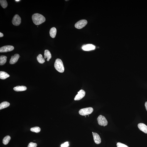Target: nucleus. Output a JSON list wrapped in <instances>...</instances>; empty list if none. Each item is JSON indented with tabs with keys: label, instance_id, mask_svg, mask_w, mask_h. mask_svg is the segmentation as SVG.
Wrapping results in <instances>:
<instances>
[{
	"label": "nucleus",
	"instance_id": "nucleus-1",
	"mask_svg": "<svg viewBox=\"0 0 147 147\" xmlns=\"http://www.w3.org/2000/svg\"><path fill=\"white\" fill-rule=\"evenodd\" d=\"M32 19L34 23L36 25L41 24L45 21V19L44 16L38 13L33 15L32 16Z\"/></svg>",
	"mask_w": 147,
	"mask_h": 147
},
{
	"label": "nucleus",
	"instance_id": "nucleus-2",
	"mask_svg": "<svg viewBox=\"0 0 147 147\" xmlns=\"http://www.w3.org/2000/svg\"><path fill=\"white\" fill-rule=\"evenodd\" d=\"M54 67L59 72L63 73L64 71V68L63 62L60 59H57L55 60Z\"/></svg>",
	"mask_w": 147,
	"mask_h": 147
},
{
	"label": "nucleus",
	"instance_id": "nucleus-3",
	"mask_svg": "<svg viewBox=\"0 0 147 147\" xmlns=\"http://www.w3.org/2000/svg\"><path fill=\"white\" fill-rule=\"evenodd\" d=\"M92 107H89L81 109L79 111V114L82 116H86L90 114L93 111Z\"/></svg>",
	"mask_w": 147,
	"mask_h": 147
},
{
	"label": "nucleus",
	"instance_id": "nucleus-4",
	"mask_svg": "<svg viewBox=\"0 0 147 147\" xmlns=\"http://www.w3.org/2000/svg\"><path fill=\"white\" fill-rule=\"evenodd\" d=\"M98 124L101 126H105L107 125L108 121L104 116L100 115L97 118Z\"/></svg>",
	"mask_w": 147,
	"mask_h": 147
},
{
	"label": "nucleus",
	"instance_id": "nucleus-5",
	"mask_svg": "<svg viewBox=\"0 0 147 147\" xmlns=\"http://www.w3.org/2000/svg\"><path fill=\"white\" fill-rule=\"evenodd\" d=\"M87 23V21L86 20H81L75 23V26L76 28L81 29L85 26Z\"/></svg>",
	"mask_w": 147,
	"mask_h": 147
},
{
	"label": "nucleus",
	"instance_id": "nucleus-6",
	"mask_svg": "<svg viewBox=\"0 0 147 147\" xmlns=\"http://www.w3.org/2000/svg\"><path fill=\"white\" fill-rule=\"evenodd\" d=\"M12 22L15 26H19L21 23V18L18 15H16L13 17Z\"/></svg>",
	"mask_w": 147,
	"mask_h": 147
},
{
	"label": "nucleus",
	"instance_id": "nucleus-7",
	"mask_svg": "<svg viewBox=\"0 0 147 147\" xmlns=\"http://www.w3.org/2000/svg\"><path fill=\"white\" fill-rule=\"evenodd\" d=\"M14 47L12 45H5L1 47L0 48V52L2 53L10 52L14 50Z\"/></svg>",
	"mask_w": 147,
	"mask_h": 147
},
{
	"label": "nucleus",
	"instance_id": "nucleus-8",
	"mask_svg": "<svg viewBox=\"0 0 147 147\" xmlns=\"http://www.w3.org/2000/svg\"><path fill=\"white\" fill-rule=\"evenodd\" d=\"M85 95V92L84 90H81L78 92V94L76 96L74 100L75 101H78L82 99Z\"/></svg>",
	"mask_w": 147,
	"mask_h": 147
},
{
	"label": "nucleus",
	"instance_id": "nucleus-9",
	"mask_svg": "<svg viewBox=\"0 0 147 147\" xmlns=\"http://www.w3.org/2000/svg\"><path fill=\"white\" fill-rule=\"evenodd\" d=\"M20 57L19 55L18 54H16L14 56H11L10 59L9 63L11 64H13L17 62Z\"/></svg>",
	"mask_w": 147,
	"mask_h": 147
},
{
	"label": "nucleus",
	"instance_id": "nucleus-10",
	"mask_svg": "<svg viewBox=\"0 0 147 147\" xmlns=\"http://www.w3.org/2000/svg\"><path fill=\"white\" fill-rule=\"evenodd\" d=\"M94 142L96 144H99L101 142V139L99 135L97 133L92 132Z\"/></svg>",
	"mask_w": 147,
	"mask_h": 147
},
{
	"label": "nucleus",
	"instance_id": "nucleus-11",
	"mask_svg": "<svg viewBox=\"0 0 147 147\" xmlns=\"http://www.w3.org/2000/svg\"><path fill=\"white\" fill-rule=\"evenodd\" d=\"M95 46L92 44L84 45L82 47L83 49L86 51L94 50L95 49Z\"/></svg>",
	"mask_w": 147,
	"mask_h": 147
},
{
	"label": "nucleus",
	"instance_id": "nucleus-12",
	"mask_svg": "<svg viewBox=\"0 0 147 147\" xmlns=\"http://www.w3.org/2000/svg\"><path fill=\"white\" fill-rule=\"evenodd\" d=\"M139 129L145 133H147V126L143 123H139L138 124Z\"/></svg>",
	"mask_w": 147,
	"mask_h": 147
},
{
	"label": "nucleus",
	"instance_id": "nucleus-13",
	"mask_svg": "<svg viewBox=\"0 0 147 147\" xmlns=\"http://www.w3.org/2000/svg\"><path fill=\"white\" fill-rule=\"evenodd\" d=\"M13 89L16 92H19L26 90L27 89V87L24 86H17L14 87Z\"/></svg>",
	"mask_w": 147,
	"mask_h": 147
},
{
	"label": "nucleus",
	"instance_id": "nucleus-14",
	"mask_svg": "<svg viewBox=\"0 0 147 147\" xmlns=\"http://www.w3.org/2000/svg\"><path fill=\"white\" fill-rule=\"evenodd\" d=\"M52 57V55L50 52L48 50H45L44 52V58H47V61H49Z\"/></svg>",
	"mask_w": 147,
	"mask_h": 147
},
{
	"label": "nucleus",
	"instance_id": "nucleus-15",
	"mask_svg": "<svg viewBox=\"0 0 147 147\" xmlns=\"http://www.w3.org/2000/svg\"><path fill=\"white\" fill-rule=\"evenodd\" d=\"M57 32V30L56 28L54 27L52 28L50 30L49 32L50 37L52 38H55Z\"/></svg>",
	"mask_w": 147,
	"mask_h": 147
},
{
	"label": "nucleus",
	"instance_id": "nucleus-16",
	"mask_svg": "<svg viewBox=\"0 0 147 147\" xmlns=\"http://www.w3.org/2000/svg\"><path fill=\"white\" fill-rule=\"evenodd\" d=\"M10 76V75L6 72H0V79L4 80Z\"/></svg>",
	"mask_w": 147,
	"mask_h": 147
},
{
	"label": "nucleus",
	"instance_id": "nucleus-17",
	"mask_svg": "<svg viewBox=\"0 0 147 147\" xmlns=\"http://www.w3.org/2000/svg\"><path fill=\"white\" fill-rule=\"evenodd\" d=\"M7 57L4 55H1L0 57V65H3L6 63L7 61Z\"/></svg>",
	"mask_w": 147,
	"mask_h": 147
},
{
	"label": "nucleus",
	"instance_id": "nucleus-18",
	"mask_svg": "<svg viewBox=\"0 0 147 147\" xmlns=\"http://www.w3.org/2000/svg\"><path fill=\"white\" fill-rule=\"evenodd\" d=\"M10 105L9 103L7 101L2 102L0 104V109L1 110L8 107Z\"/></svg>",
	"mask_w": 147,
	"mask_h": 147
},
{
	"label": "nucleus",
	"instance_id": "nucleus-19",
	"mask_svg": "<svg viewBox=\"0 0 147 147\" xmlns=\"http://www.w3.org/2000/svg\"><path fill=\"white\" fill-rule=\"evenodd\" d=\"M37 59L38 62L40 64H43L45 62L44 58H43L42 55L41 54L38 55V56L37 57Z\"/></svg>",
	"mask_w": 147,
	"mask_h": 147
},
{
	"label": "nucleus",
	"instance_id": "nucleus-20",
	"mask_svg": "<svg viewBox=\"0 0 147 147\" xmlns=\"http://www.w3.org/2000/svg\"><path fill=\"white\" fill-rule=\"evenodd\" d=\"M11 137L9 136H7L3 138V143L4 145H7L8 144L11 140Z\"/></svg>",
	"mask_w": 147,
	"mask_h": 147
},
{
	"label": "nucleus",
	"instance_id": "nucleus-21",
	"mask_svg": "<svg viewBox=\"0 0 147 147\" xmlns=\"http://www.w3.org/2000/svg\"><path fill=\"white\" fill-rule=\"evenodd\" d=\"M1 5L3 8H5L7 7L8 3L6 0H0Z\"/></svg>",
	"mask_w": 147,
	"mask_h": 147
},
{
	"label": "nucleus",
	"instance_id": "nucleus-22",
	"mask_svg": "<svg viewBox=\"0 0 147 147\" xmlns=\"http://www.w3.org/2000/svg\"><path fill=\"white\" fill-rule=\"evenodd\" d=\"M30 130L33 132L38 133L40 132L41 131V129L38 127H35L31 128L30 129Z\"/></svg>",
	"mask_w": 147,
	"mask_h": 147
},
{
	"label": "nucleus",
	"instance_id": "nucleus-23",
	"mask_svg": "<svg viewBox=\"0 0 147 147\" xmlns=\"http://www.w3.org/2000/svg\"><path fill=\"white\" fill-rule=\"evenodd\" d=\"M117 147H129L126 145L121 143L118 142L117 144Z\"/></svg>",
	"mask_w": 147,
	"mask_h": 147
},
{
	"label": "nucleus",
	"instance_id": "nucleus-24",
	"mask_svg": "<svg viewBox=\"0 0 147 147\" xmlns=\"http://www.w3.org/2000/svg\"><path fill=\"white\" fill-rule=\"evenodd\" d=\"M37 146V144L36 143H34L33 142L30 143L29 144L28 147H36Z\"/></svg>",
	"mask_w": 147,
	"mask_h": 147
},
{
	"label": "nucleus",
	"instance_id": "nucleus-25",
	"mask_svg": "<svg viewBox=\"0 0 147 147\" xmlns=\"http://www.w3.org/2000/svg\"><path fill=\"white\" fill-rule=\"evenodd\" d=\"M69 143L68 142H66L65 143L62 144L61 146V147H68L69 146Z\"/></svg>",
	"mask_w": 147,
	"mask_h": 147
},
{
	"label": "nucleus",
	"instance_id": "nucleus-26",
	"mask_svg": "<svg viewBox=\"0 0 147 147\" xmlns=\"http://www.w3.org/2000/svg\"><path fill=\"white\" fill-rule=\"evenodd\" d=\"M145 107H146V110L147 111V102H145Z\"/></svg>",
	"mask_w": 147,
	"mask_h": 147
},
{
	"label": "nucleus",
	"instance_id": "nucleus-27",
	"mask_svg": "<svg viewBox=\"0 0 147 147\" xmlns=\"http://www.w3.org/2000/svg\"><path fill=\"white\" fill-rule=\"evenodd\" d=\"M3 36H4V35H3V34L1 32L0 33V37L1 38V37H3Z\"/></svg>",
	"mask_w": 147,
	"mask_h": 147
},
{
	"label": "nucleus",
	"instance_id": "nucleus-28",
	"mask_svg": "<svg viewBox=\"0 0 147 147\" xmlns=\"http://www.w3.org/2000/svg\"><path fill=\"white\" fill-rule=\"evenodd\" d=\"M15 1L16 2H19L20 1V0H16Z\"/></svg>",
	"mask_w": 147,
	"mask_h": 147
}]
</instances>
